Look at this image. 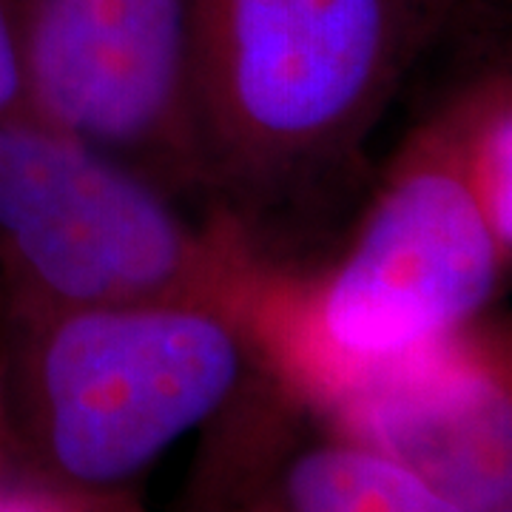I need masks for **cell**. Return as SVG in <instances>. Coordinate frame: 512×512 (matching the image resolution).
<instances>
[{"instance_id": "obj_9", "label": "cell", "mask_w": 512, "mask_h": 512, "mask_svg": "<svg viewBox=\"0 0 512 512\" xmlns=\"http://www.w3.org/2000/svg\"><path fill=\"white\" fill-rule=\"evenodd\" d=\"M29 0H0V123L32 117L26 72Z\"/></svg>"}, {"instance_id": "obj_8", "label": "cell", "mask_w": 512, "mask_h": 512, "mask_svg": "<svg viewBox=\"0 0 512 512\" xmlns=\"http://www.w3.org/2000/svg\"><path fill=\"white\" fill-rule=\"evenodd\" d=\"M458 160L495 237L512 251V89L495 72L444 111Z\"/></svg>"}, {"instance_id": "obj_5", "label": "cell", "mask_w": 512, "mask_h": 512, "mask_svg": "<svg viewBox=\"0 0 512 512\" xmlns=\"http://www.w3.org/2000/svg\"><path fill=\"white\" fill-rule=\"evenodd\" d=\"M191 0H29L32 117L200 194L188 109Z\"/></svg>"}, {"instance_id": "obj_12", "label": "cell", "mask_w": 512, "mask_h": 512, "mask_svg": "<svg viewBox=\"0 0 512 512\" xmlns=\"http://www.w3.org/2000/svg\"><path fill=\"white\" fill-rule=\"evenodd\" d=\"M3 439H6V419H3V404H0V447H3Z\"/></svg>"}, {"instance_id": "obj_7", "label": "cell", "mask_w": 512, "mask_h": 512, "mask_svg": "<svg viewBox=\"0 0 512 512\" xmlns=\"http://www.w3.org/2000/svg\"><path fill=\"white\" fill-rule=\"evenodd\" d=\"M268 512H461L427 481L362 441H322L282 467Z\"/></svg>"}, {"instance_id": "obj_6", "label": "cell", "mask_w": 512, "mask_h": 512, "mask_svg": "<svg viewBox=\"0 0 512 512\" xmlns=\"http://www.w3.org/2000/svg\"><path fill=\"white\" fill-rule=\"evenodd\" d=\"M481 322L330 404L356 441L399 461L461 512H512L507 350Z\"/></svg>"}, {"instance_id": "obj_1", "label": "cell", "mask_w": 512, "mask_h": 512, "mask_svg": "<svg viewBox=\"0 0 512 512\" xmlns=\"http://www.w3.org/2000/svg\"><path fill=\"white\" fill-rule=\"evenodd\" d=\"M433 20L416 0H191L200 194L279 268L353 183Z\"/></svg>"}, {"instance_id": "obj_11", "label": "cell", "mask_w": 512, "mask_h": 512, "mask_svg": "<svg viewBox=\"0 0 512 512\" xmlns=\"http://www.w3.org/2000/svg\"><path fill=\"white\" fill-rule=\"evenodd\" d=\"M447 3H450V0H416V6H419L421 12H424L430 20L436 18Z\"/></svg>"}, {"instance_id": "obj_4", "label": "cell", "mask_w": 512, "mask_h": 512, "mask_svg": "<svg viewBox=\"0 0 512 512\" xmlns=\"http://www.w3.org/2000/svg\"><path fill=\"white\" fill-rule=\"evenodd\" d=\"M131 165L37 117L0 123V311L211 302L251 311L265 262Z\"/></svg>"}, {"instance_id": "obj_2", "label": "cell", "mask_w": 512, "mask_h": 512, "mask_svg": "<svg viewBox=\"0 0 512 512\" xmlns=\"http://www.w3.org/2000/svg\"><path fill=\"white\" fill-rule=\"evenodd\" d=\"M510 262L439 114L399 148L339 254L262 271L251 322L268 367L333 402L481 322Z\"/></svg>"}, {"instance_id": "obj_3", "label": "cell", "mask_w": 512, "mask_h": 512, "mask_svg": "<svg viewBox=\"0 0 512 512\" xmlns=\"http://www.w3.org/2000/svg\"><path fill=\"white\" fill-rule=\"evenodd\" d=\"M0 362L40 467L72 495L126 487L268 367L251 311L211 302L0 311Z\"/></svg>"}, {"instance_id": "obj_10", "label": "cell", "mask_w": 512, "mask_h": 512, "mask_svg": "<svg viewBox=\"0 0 512 512\" xmlns=\"http://www.w3.org/2000/svg\"><path fill=\"white\" fill-rule=\"evenodd\" d=\"M0 512H63L49 495L26 490H0Z\"/></svg>"}]
</instances>
